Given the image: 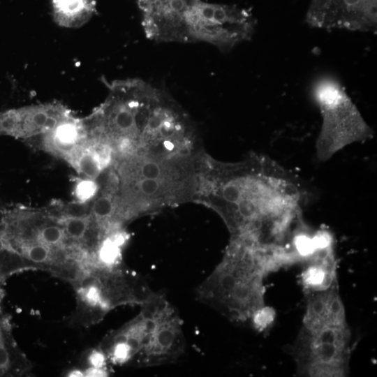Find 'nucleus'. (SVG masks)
I'll use <instances>...</instances> for the list:
<instances>
[{"label":"nucleus","mask_w":377,"mask_h":377,"mask_svg":"<svg viewBox=\"0 0 377 377\" xmlns=\"http://www.w3.org/2000/svg\"><path fill=\"white\" fill-rule=\"evenodd\" d=\"M278 269L272 255L232 238L221 260L197 290L201 302L232 321L244 322L265 306V277Z\"/></svg>","instance_id":"1"},{"label":"nucleus","mask_w":377,"mask_h":377,"mask_svg":"<svg viewBox=\"0 0 377 377\" xmlns=\"http://www.w3.org/2000/svg\"><path fill=\"white\" fill-rule=\"evenodd\" d=\"M311 94L322 117L316 143L320 161H326L349 145L373 136V129L335 77H319L313 82Z\"/></svg>","instance_id":"2"},{"label":"nucleus","mask_w":377,"mask_h":377,"mask_svg":"<svg viewBox=\"0 0 377 377\" xmlns=\"http://www.w3.org/2000/svg\"><path fill=\"white\" fill-rule=\"evenodd\" d=\"M186 21L191 42L207 43L221 52L249 40L256 28V20L246 10L202 0L193 2Z\"/></svg>","instance_id":"3"},{"label":"nucleus","mask_w":377,"mask_h":377,"mask_svg":"<svg viewBox=\"0 0 377 377\" xmlns=\"http://www.w3.org/2000/svg\"><path fill=\"white\" fill-rule=\"evenodd\" d=\"M351 333L348 327H327L316 332L300 330L290 348L297 370L307 366H325L349 373Z\"/></svg>","instance_id":"4"},{"label":"nucleus","mask_w":377,"mask_h":377,"mask_svg":"<svg viewBox=\"0 0 377 377\" xmlns=\"http://www.w3.org/2000/svg\"><path fill=\"white\" fill-rule=\"evenodd\" d=\"M377 0H313L307 22L313 27L376 31Z\"/></svg>","instance_id":"5"},{"label":"nucleus","mask_w":377,"mask_h":377,"mask_svg":"<svg viewBox=\"0 0 377 377\" xmlns=\"http://www.w3.org/2000/svg\"><path fill=\"white\" fill-rule=\"evenodd\" d=\"M195 0H138L145 36L158 43L191 42L186 21Z\"/></svg>","instance_id":"6"},{"label":"nucleus","mask_w":377,"mask_h":377,"mask_svg":"<svg viewBox=\"0 0 377 377\" xmlns=\"http://www.w3.org/2000/svg\"><path fill=\"white\" fill-rule=\"evenodd\" d=\"M71 117L59 103H46L12 109L0 113V135L30 138L51 132Z\"/></svg>","instance_id":"7"},{"label":"nucleus","mask_w":377,"mask_h":377,"mask_svg":"<svg viewBox=\"0 0 377 377\" xmlns=\"http://www.w3.org/2000/svg\"><path fill=\"white\" fill-rule=\"evenodd\" d=\"M182 322L175 311L157 320L147 342L137 355L142 367L172 363L185 351Z\"/></svg>","instance_id":"8"},{"label":"nucleus","mask_w":377,"mask_h":377,"mask_svg":"<svg viewBox=\"0 0 377 377\" xmlns=\"http://www.w3.org/2000/svg\"><path fill=\"white\" fill-rule=\"evenodd\" d=\"M327 327H348L337 283L327 290L309 294L301 330L312 332Z\"/></svg>","instance_id":"9"},{"label":"nucleus","mask_w":377,"mask_h":377,"mask_svg":"<svg viewBox=\"0 0 377 377\" xmlns=\"http://www.w3.org/2000/svg\"><path fill=\"white\" fill-rule=\"evenodd\" d=\"M334 244L318 249L306 262L301 274L302 285L308 293L328 289L337 283Z\"/></svg>","instance_id":"10"},{"label":"nucleus","mask_w":377,"mask_h":377,"mask_svg":"<svg viewBox=\"0 0 377 377\" xmlns=\"http://www.w3.org/2000/svg\"><path fill=\"white\" fill-rule=\"evenodd\" d=\"M96 0H52L54 21L65 28H78L93 17Z\"/></svg>","instance_id":"11"},{"label":"nucleus","mask_w":377,"mask_h":377,"mask_svg":"<svg viewBox=\"0 0 377 377\" xmlns=\"http://www.w3.org/2000/svg\"><path fill=\"white\" fill-rule=\"evenodd\" d=\"M43 135L47 142L67 158L87 140L82 120L72 116L60 123L51 132Z\"/></svg>","instance_id":"12"},{"label":"nucleus","mask_w":377,"mask_h":377,"mask_svg":"<svg viewBox=\"0 0 377 377\" xmlns=\"http://www.w3.org/2000/svg\"><path fill=\"white\" fill-rule=\"evenodd\" d=\"M67 159L84 178L96 180L103 169L86 143L79 147Z\"/></svg>","instance_id":"13"},{"label":"nucleus","mask_w":377,"mask_h":377,"mask_svg":"<svg viewBox=\"0 0 377 377\" xmlns=\"http://www.w3.org/2000/svg\"><path fill=\"white\" fill-rule=\"evenodd\" d=\"M91 221V214L61 216L59 224L66 238L73 240L83 239L87 234Z\"/></svg>","instance_id":"14"},{"label":"nucleus","mask_w":377,"mask_h":377,"mask_svg":"<svg viewBox=\"0 0 377 377\" xmlns=\"http://www.w3.org/2000/svg\"><path fill=\"white\" fill-rule=\"evenodd\" d=\"M8 330L0 320V376L8 374L14 366V347Z\"/></svg>","instance_id":"15"},{"label":"nucleus","mask_w":377,"mask_h":377,"mask_svg":"<svg viewBox=\"0 0 377 377\" xmlns=\"http://www.w3.org/2000/svg\"><path fill=\"white\" fill-rule=\"evenodd\" d=\"M121 246L111 236L104 239L97 251V258L101 267H116L121 258Z\"/></svg>","instance_id":"16"},{"label":"nucleus","mask_w":377,"mask_h":377,"mask_svg":"<svg viewBox=\"0 0 377 377\" xmlns=\"http://www.w3.org/2000/svg\"><path fill=\"white\" fill-rule=\"evenodd\" d=\"M36 237L38 242L52 248L61 245L66 236L61 226L48 225L38 230Z\"/></svg>","instance_id":"17"},{"label":"nucleus","mask_w":377,"mask_h":377,"mask_svg":"<svg viewBox=\"0 0 377 377\" xmlns=\"http://www.w3.org/2000/svg\"><path fill=\"white\" fill-rule=\"evenodd\" d=\"M21 253L27 259L36 263H47L52 258V248L38 241L24 245Z\"/></svg>","instance_id":"18"},{"label":"nucleus","mask_w":377,"mask_h":377,"mask_svg":"<svg viewBox=\"0 0 377 377\" xmlns=\"http://www.w3.org/2000/svg\"><path fill=\"white\" fill-rule=\"evenodd\" d=\"M114 212V203L110 196L103 195L94 201L91 206V216L98 222L110 219Z\"/></svg>","instance_id":"19"},{"label":"nucleus","mask_w":377,"mask_h":377,"mask_svg":"<svg viewBox=\"0 0 377 377\" xmlns=\"http://www.w3.org/2000/svg\"><path fill=\"white\" fill-rule=\"evenodd\" d=\"M96 180L83 178L75 183L74 194L77 202L85 204L94 198L98 192Z\"/></svg>","instance_id":"20"},{"label":"nucleus","mask_w":377,"mask_h":377,"mask_svg":"<svg viewBox=\"0 0 377 377\" xmlns=\"http://www.w3.org/2000/svg\"><path fill=\"white\" fill-rule=\"evenodd\" d=\"M274 309L264 306L257 310L250 320L256 330L263 331L274 322Z\"/></svg>","instance_id":"21"},{"label":"nucleus","mask_w":377,"mask_h":377,"mask_svg":"<svg viewBox=\"0 0 377 377\" xmlns=\"http://www.w3.org/2000/svg\"><path fill=\"white\" fill-rule=\"evenodd\" d=\"M138 174L140 178L161 179L163 170L161 166L154 161H146L138 168Z\"/></svg>","instance_id":"22"},{"label":"nucleus","mask_w":377,"mask_h":377,"mask_svg":"<svg viewBox=\"0 0 377 377\" xmlns=\"http://www.w3.org/2000/svg\"><path fill=\"white\" fill-rule=\"evenodd\" d=\"M161 179L140 178L136 184L138 190L145 195H152L157 193L161 188Z\"/></svg>","instance_id":"23"},{"label":"nucleus","mask_w":377,"mask_h":377,"mask_svg":"<svg viewBox=\"0 0 377 377\" xmlns=\"http://www.w3.org/2000/svg\"><path fill=\"white\" fill-rule=\"evenodd\" d=\"M107 356L102 349H94L87 357L89 367L106 368Z\"/></svg>","instance_id":"24"},{"label":"nucleus","mask_w":377,"mask_h":377,"mask_svg":"<svg viewBox=\"0 0 377 377\" xmlns=\"http://www.w3.org/2000/svg\"><path fill=\"white\" fill-rule=\"evenodd\" d=\"M84 376L87 377H104L108 376L109 372L106 368H95L89 367L84 371Z\"/></svg>","instance_id":"25"},{"label":"nucleus","mask_w":377,"mask_h":377,"mask_svg":"<svg viewBox=\"0 0 377 377\" xmlns=\"http://www.w3.org/2000/svg\"><path fill=\"white\" fill-rule=\"evenodd\" d=\"M68 376L71 377H82L84 376V371H80L79 369H73L68 373Z\"/></svg>","instance_id":"26"}]
</instances>
